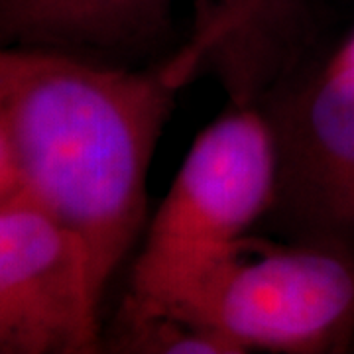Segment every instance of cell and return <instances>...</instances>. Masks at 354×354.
Here are the masks:
<instances>
[{"mask_svg": "<svg viewBox=\"0 0 354 354\" xmlns=\"http://www.w3.org/2000/svg\"><path fill=\"white\" fill-rule=\"evenodd\" d=\"M179 91L164 62L144 69L0 46V128L20 199L85 244L99 301L142 232L148 171Z\"/></svg>", "mask_w": 354, "mask_h": 354, "instance_id": "6da1fadb", "label": "cell"}, {"mask_svg": "<svg viewBox=\"0 0 354 354\" xmlns=\"http://www.w3.org/2000/svg\"><path fill=\"white\" fill-rule=\"evenodd\" d=\"M152 315L211 330L236 354L339 351L354 335V246L242 236Z\"/></svg>", "mask_w": 354, "mask_h": 354, "instance_id": "7a4b0ae2", "label": "cell"}, {"mask_svg": "<svg viewBox=\"0 0 354 354\" xmlns=\"http://www.w3.org/2000/svg\"><path fill=\"white\" fill-rule=\"evenodd\" d=\"M276 189V148L256 106H232L193 140L132 264L116 317L160 311L215 254L266 216Z\"/></svg>", "mask_w": 354, "mask_h": 354, "instance_id": "3957f363", "label": "cell"}, {"mask_svg": "<svg viewBox=\"0 0 354 354\" xmlns=\"http://www.w3.org/2000/svg\"><path fill=\"white\" fill-rule=\"evenodd\" d=\"M260 111L276 148L266 216L291 241L354 246V69L309 62Z\"/></svg>", "mask_w": 354, "mask_h": 354, "instance_id": "277c9868", "label": "cell"}, {"mask_svg": "<svg viewBox=\"0 0 354 354\" xmlns=\"http://www.w3.org/2000/svg\"><path fill=\"white\" fill-rule=\"evenodd\" d=\"M101 301L85 244L34 205L0 209V354H93Z\"/></svg>", "mask_w": 354, "mask_h": 354, "instance_id": "5b68a950", "label": "cell"}, {"mask_svg": "<svg viewBox=\"0 0 354 354\" xmlns=\"http://www.w3.org/2000/svg\"><path fill=\"white\" fill-rule=\"evenodd\" d=\"M193 24L164 67L177 87L203 71L232 106H256L311 62L317 0H191Z\"/></svg>", "mask_w": 354, "mask_h": 354, "instance_id": "8992f818", "label": "cell"}, {"mask_svg": "<svg viewBox=\"0 0 354 354\" xmlns=\"http://www.w3.org/2000/svg\"><path fill=\"white\" fill-rule=\"evenodd\" d=\"M176 0H0V46L127 65L174 39ZM171 55V51H167Z\"/></svg>", "mask_w": 354, "mask_h": 354, "instance_id": "52a82bcc", "label": "cell"}, {"mask_svg": "<svg viewBox=\"0 0 354 354\" xmlns=\"http://www.w3.org/2000/svg\"><path fill=\"white\" fill-rule=\"evenodd\" d=\"M113 339L104 342L114 353L146 354H236L215 333L169 315L116 317Z\"/></svg>", "mask_w": 354, "mask_h": 354, "instance_id": "ba28073f", "label": "cell"}, {"mask_svg": "<svg viewBox=\"0 0 354 354\" xmlns=\"http://www.w3.org/2000/svg\"><path fill=\"white\" fill-rule=\"evenodd\" d=\"M20 199V181L12 164V156L0 128V209Z\"/></svg>", "mask_w": 354, "mask_h": 354, "instance_id": "9c48e42d", "label": "cell"}, {"mask_svg": "<svg viewBox=\"0 0 354 354\" xmlns=\"http://www.w3.org/2000/svg\"><path fill=\"white\" fill-rule=\"evenodd\" d=\"M327 64L342 69H354V32L330 53Z\"/></svg>", "mask_w": 354, "mask_h": 354, "instance_id": "30bf717a", "label": "cell"}]
</instances>
